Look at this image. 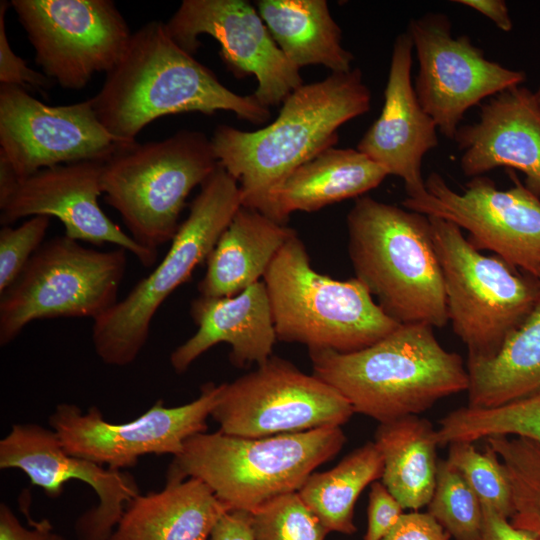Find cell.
<instances>
[{
	"instance_id": "cell-8",
	"label": "cell",
	"mask_w": 540,
	"mask_h": 540,
	"mask_svg": "<svg viewBox=\"0 0 540 540\" xmlns=\"http://www.w3.org/2000/svg\"><path fill=\"white\" fill-rule=\"evenodd\" d=\"M218 166L206 134L180 130L166 139L136 142L115 153L104 163L102 192L130 236L157 251L175 236L191 191Z\"/></svg>"
},
{
	"instance_id": "cell-37",
	"label": "cell",
	"mask_w": 540,
	"mask_h": 540,
	"mask_svg": "<svg viewBox=\"0 0 540 540\" xmlns=\"http://www.w3.org/2000/svg\"><path fill=\"white\" fill-rule=\"evenodd\" d=\"M404 510L382 482H373L369 492L368 523L363 540H382L397 524Z\"/></svg>"
},
{
	"instance_id": "cell-7",
	"label": "cell",
	"mask_w": 540,
	"mask_h": 540,
	"mask_svg": "<svg viewBox=\"0 0 540 540\" xmlns=\"http://www.w3.org/2000/svg\"><path fill=\"white\" fill-rule=\"evenodd\" d=\"M241 206L238 182L219 164L200 186L162 261L93 321L92 343L103 363L124 367L137 359L160 306L207 260Z\"/></svg>"
},
{
	"instance_id": "cell-42",
	"label": "cell",
	"mask_w": 540,
	"mask_h": 540,
	"mask_svg": "<svg viewBox=\"0 0 540 540\" xmlns=\"http://www.w3.org/2000/svg\"><path fill=\"white\" fill-rule=\"evenodd\" d=\"M454 2L479 12L504 32H510L513 29L507 4L503 0H456Z\"/></svg>"
},
{
	"instance_id": "cell-28",
	"label": "cell",
	"mask_w": 540,
	"mask_h": 540,
	"mask_svg": "<svg viewBox=\"0 0 540 540\" xmlns=\"http://www.w3.org/2000/svg\"><path fill=\"white\" fill-rule=\"evenodd\" d=\"M468 405L491 408L540 392V298L524 323L489 359L467 360Z\"/></svg>"
},
{
	"instance_id": "cell-5",
	"label": "cell",
	"mask_w": 540,
	"mask_h": 540,
	"mask_svg": "<svg viewBox=\"0 0 540 540\" xmlns=\"http://www.w3.org/2000/svg\"><path fill=\"white\" fill-rule=\"evenodd\" d=\"M345 442L341 427L260 438L203 432L185 442L166 479H199L230 510L252 513L275 497L298 492Z\"/></svg>"
},
{
	"instance_id": "cell-19",
	"label": "cell",
	"mask_w": 540,
	"mask_h": 540,
	"mask_svg": "<svg viewBox=\"0 0 540 540\" xmlns=\"http://www.w3.org/2000/svg\"><path fill=\"white\" fill-rule=\"evenodd\" d=\"M0 469L21 470L51 498L62 494L67 481L88 484L98 504L77 518L76 540H109L127 503L140 494L131 474L67 453L53 429L36 423L13 424L0 440Z\"/></svg>"
},
{
	"instance_id": "cell-24",
	"label": "cell",
	"mask_w": 540,
	"mask_h": 540,
	"mask_svg": "<svg viewBox=\"0 0 540 540\" xmlns=\"http://www.w3.org/2000/svg\"><path fill=\"white\" fill-rule=\"evenodd\" d=\"M388 171L357 149L329 148L289 174L270 194L264 215L284 224L296 211L314 212L363 196Z\"/></svg>"
},
{
	"instance_id": "cell-39",
	"label": "cell",
	"mask_w": 540,
	"mask_h": 540,
	"mask_svg": "<svg viewBox=\"0 0 540 540\" xmlns=\"http://www.w3.org/2000/svg\"><path fill=\"white\" fill-rule=\"evenodd\" d=\"M382 540H451V537L428 512L411 511L404 512Z\"/></svg>"
},
{
	"instance_id": "cell-10",
	"label": "cell",
	"mask_w": 540,
	"mask_h": 540,
	"mask_svg": "<svg viewBox=\"0 0 540 540\" xmlns=\"http://www.w3.org/2000/svg\"><path fill=\"white\" fill-rule=\"evenodd\" d=\"M127 251H100L66 235L44 242L16 280L0 294V345L12 342L32 321L91 318L117 302Z\"/></svg>"
},
{
	"instance_id": "cell-6",
	"label": "cell",
	"mask_w": 540,
	"mask_h": 540,
	"mask_svg": "<svg viewBox=\"0 0 540 540\" xmlns=\"http://www.w3.org/2000/svg\"><path fill=\"white\" fill-rule=\"evenodd\" d=\"M263 281L277 341L350 353L401 325L383 312L357 278L340 281L316 272L297 233L274 257Z\"/></svg>"
},
{
	"instance_id": "cell-17",
	"label": "cell",
	"mask_w": 540,
	"mask_h": 540,
	"mask_svg": "<svg viewBox=\"0 0 540 540\" xmlns=\"http://www.w3.org/2000/svg\"><path fill=\"white\" fill-rule=\"evenodd\" d=\"M105 162L60 164L17 177L0 158V222L3 226L25 217L53 216L73 240L96 246L114 244L132 253L145 267L157 260V251L139 245L101 209V176Z\"/></svg>"
},
{
	"instance_id": "cell-9",
	"label": "cell",
	"mask_w": 540,
	"mask_h": 540,
	"mask_svg": "<svg viewBox=\"0 0 540 540\" xmlns=\"http://www.w3.org/2000/svg\"><path fill=\"white\" fill-rule=\"evenodd\" d=\"M428 218L453 331L467 347V360L492 358L537 304L540 280L481 254L456 224Z\"/></svg>"
},
{
	"instance_id": "cell-20",
	"label": "cell",
	"mask_w": 540,
	"mask_h": 540,
	"mask_svg": "<svg viewBox=\"0 0 540 540\" xmlns=\"http://www.w3.org/2000/svg\"><path fill=\"white\" fill-rule=\"evenodd\" d=\"M413 42L406 31L395 38L384 104L357 150L400 177L408 197L426 191L422 161L438 146L437 125L424 111L411 80Z\"/></svg>"
},
{
	"instance_id": "cell-30",
	"label": "cell",
	"mask_w": 540,
	"mask_h": 540,
	"mask_svg": "<svg viewBox=\"0 0 540 540\" xmlns=\"http://www.w3.org/2000/svg\"><path fill=\"white\" fill-rule=\"evenodd\" d=\"M442 444L475 442L491 436H519L540 443V392L491 408L465 406L446 414L440 421Z\"/></svg>"
},
{
	"instance_id": "cell-38",
	"label": "cell",
	"mask_w": 540,
	"mask_h": 540,
	"mask_svg": "<svg viewBox=\"0 0 540 540\" xmlns=\"http://www.w3.org/2000/svg\"><path fill=\"white\" fill-rule=\"evenodd\" d=\"M28 526L22 525L5 503L0 504V540H65L55 531L48 519L33 520L29 515Z\"/></svg>"
},
{
	"instance_id": "cell-4",
	"label": "cell",
	"mask_w": 540,
	"mask_h": 540,
	"mask_svg": "<svg viewBox=\"0 0 540 540\" xmlns=\"http://www.w3.org/2000/svg\"><path fill=\"white\" fill-rule=\"evenodd\" d=\"M346 223L355 278L383 312L399 324L444 327V279L428 216L363 195Z\"/></svg>"
},
{
	"instance_id": "cell-25",
	"label": "cell",
	"mask_w": 540,
	"mask_h": 540,
	"mask_svg": "<svg viewBox=\"0 0 540 540\" xmlns=\"http://www.w3.org/2000/svg\"><path fill=\"white\" fill-rule=\"evenodd\" d=\"M295 233L261 212L241 206L206 260V272L198 283L200 296L232 297L260 281Z\"/></svg>"
},
{
	"instance_id": "cell-34",
	"label": "cell",
	"mask_w": 540,
	"mask_h": 540,
	"mask_svg": "<svg viewBox=\"0 0 540 540\" xmlns=\"http://www.w3.org/2000/svg\"><path fill=\"white\" fill-rule=\"evenodd\" d=\"M253 540H325L328 531L298 492L275 497L250 513Z\"/></svg>"
},
{
	"instance_id": "cell-13",
	"label": "cell",
	"mask_w": 540,
	"mask_h": 540,
	"mask_svg": "<svg viewBox=\"0 0 540 540\" xmlns=\"http://www.w3.org/2000/svg\"><path fill=\"white\" fill-rule=\"evenodd\" d=\"M35 51V63L64 89L84 88L110 72L130 42L129 26L111 0H12Z\"/></svg>"
},
{
	"instance_id": "cell-18",
	"label": "cell",
	"mask_w": 540,
	"mask_h": 540,
	"mask_svg": "<svg viewBox=\"0 0 540 540\" xmlns=\"http://www.w3.org/2000/svg\"><path fill=\"white\" fill-rule=\"evenodd\" d=\"M166 26L191 55L201 46L199 36L213 37L222 61L236 77H256L252 95L267 108L304 84L300 69L279 49L256 6L247 0H183Z\"/></svg>"
},
{
	"instance_id": "cell-40",
	"label": "cell",
	"mask_w": 540,
	"mask_h": 540,
	"mask_svg": "<svg viewBox=\"0 0 540 540\" xmlns=\"http://www.w3.org/2000/svg\"><path fill=\"white\" fill-rule=\"evenodd\" d=\"M483 508V527L475 540H536L528 533L514 527L509 519L489 507Z\"/></svg>"
},
{
	"instance_id": "cell-23",
	"label": "cell",
	"mask_w": 540,
	"mask_h": 540,
	"mask_svg": "<svg viewBox=\"0 0 540 540\" xmlns=\"http://www.w3.org/2000/svg\"><path fill=\"white\" fill-rule=\"evenodd\" d=\"M228 511L201 480L166 479L161 491L140 493L127 503L109 540H209Z\"/></svg>"
},
{
	"instance_id": "cell-43",
	"label": "cell",
	"mask_w": 540,
	"mask_h": 540,
	"mask_svg": "<svg viewBox=\"0 0 540 540\" xmlns=\"http://www.w3.org/2000/svg\"><path fill=\"white\" fill-rule=\"evenodd\" d=\"M534 95H535V98H536V101L540 107V85L538 87V89L534 92Z\"/></svg>"
},
{
	"instance_id": "cell-12",
	"label": "cell",
	"mask_w": 540,
	"mask_h": 540,
	"mask_svg": "<svg viewBox=\"0 0 540 540\" xmlns=\"http://www.w3.org/2000/svg\"><path fill=\"white\" fill-rule=\"evenodd\" d=\"M513 185L497 188L486 176L473 177L462 193L436 172L426 191L402 201L404 208L448 220L469 233L478 250H490L513 268L540 280V198L508 171Z\"/></svg>"
},
{
	"instance_id": "cell-15",
	"label": "cell",
	"mask_w": 540,
	"mask_h": 540,
	"mask_svg": "<svg viewBox=\"0 0 540 540\" xmlns=\"http://www.w3.org/2000/svg\"><path fill=\"white\" fill-rule=\"evenodd\" d=\"M443 13L410 20L419 70L414 90L438 130L453 140L464 114L487 97L520 86L526 74L491 61L467 35L453 37Z\"/></svg>"
},
{
	"instance_id": "cell-36",
	"label": "cell",
	"mask_w": 540,
	"mask_h": 540,
	"mask_svg": "<svg viewBox=\"0 0 540 540\" xmlns=\"http://www.w3.org/2000/svg\"><path fill=\"white\" fill-rule=\"evenodd\" d=\"M11 3L0 2V85H14L26 90H48L55 83L43 72L31 69L17 56L10 46L6 32L5 16Z\"/></svg>"
},
{
	"instance_id": "cell-3",
	"label": "cell",
	"mask_w": 540,
	"mask_h": 540,
	"mask_svg": "<svg viewBox=\"0 0 540 540\" xmlns=\"http://www.w3.org/2000/svg\"><path fill=\"white\" fill-rule=\"evenodd\" d=\"M313 375L360 413L379 423L418 415L467 391L461 356L446 350L425 323L401 324L376 343L350 353L309 350Z\"/></svg>"
},
{
	"instance_id": "cell-14",
	"label": "cell",
	"mask_w": 540,
	"mask_h": 540,
	"mask_svg": "<svg viewBox=\"0 0 540 540\" xmlns=\"http://www.w3.org/2000/svg\"><path fill=\"white\" fill-rule=\"evenodd\" d=\"M220 391L221 385L209 382L187 404L167 407L159 400L124 423L106 421L96 406L83 413L75 404L61 403L49 416V425L67 453L121 470L145 455H179L190 437L207 432V419Z\"/></svg>"
},
{
	"instance_id": "cell-29",
	"label": "cell",
	"mask_w": 540,
	"mask_h": 540,
	"mask_svg": "<svg viewBox=\"0 0 540 540\" xmlns=\"http://www.w3.org/2000/svg\"><path fill=\"white\" fill-rule=\"evenodd\" d=\"M384 462L374 442L347 454L335 467L313 472L299 489L305 505L330 532L352 535L354 506L367 485L381 479Z\"/></svg>"
},
{
	"instance_id": "cell-22",
	"label": "cell",
	"mask_w": 540,
	"mask_h": 540,
	"mask_svg": "<svg viewBox=\"0 0 540 540\" xmlns=\"http://www.w3.org/2000/svg\"><path fill=\"white\" fill-rule=\"evenodd\" d=\"M197 331L170 355V364L181 374L218 343L231 346L229 359L238 368L264 364L277 341L264 281L232 297L199 296L190 304Z\"/></svg>"
},
{
	"instance_id": "cell-35",
	"label": "cell",
	"mask_w": 540,
	"mask_h": 540,
	"mask_svg": "<svg viewBox=\"0 0 540 540\" xmlns=\"http://www.w3.org/2000/svg\"><path fill=\"white\" fill-rule=\"evenodd\" d=\"M49 216H33L16 228L0 230V294L19 276L34 253L44 243Z\"/></svg>"
},
{
	"instance_id": "cell-32",
	"label": "cell",
	"mask_w": 540,
	"mask_h": 540,
	"mask_svg": "<svg viewBox=\"0 0 540 540\" xmlns=\"http://www.w3.org/2000/svg\"><path fill=\"white\" fill-rule=\"evenodd\" d=\"M427 512L451 540H475L482 531V504L460 472L447 460H439Z\"/></svg>"
},
{
	"instance_id": "cell-31",
	"label": "cell",
	"mask_w": 540,
	"mask_h": 540,
	"mask_svg": "<svg viewBox=\"0 0 540 540\" xmlns=\"http://www.w3.org/2000/svg\"><path fill=\"white\" fill-rule=\"evenodd\" d=\"M484 440L499 457L511 485L514 513L510 523L540 540V443L519 436Z\"/></svg>"
},
{
	"instance_id": "cell-1",
	"label": "cell",
	"mask_w": 540,
	"mask_h": 540,
	"mask_svg": "<svg viewBox=\"0 0 540 540\" xmlns=\"http://www.w3.org/2000/svg\"><path fill=\"white\" fill-rule=\"evenodd\" d=\"M91 100L102 126L126 144L136 143L144 127L168 115L230 111L253 124H264L271 116L252 94L225 87L157 20L132 33L122 58Z\"/></svg>"
},
{
	"instance_id": "cell-21",
	"label": "cell",
	"mask_w": 540,
	"mask_h": 540,
	"mask_svg": "<svg viewBox=\"0 0 540 540\" xmlns=\"http://www.w3.org/2000/svg\"><path fill=\"white\" fill-rule=\"evenodd\" d=\"M464 175L482 176L497 167L518 170L540 198V107L524 86L507 89L482 105L478 121L460 126L454 139Z\"/></svg>"
},
{
	"instance_id": "cell-26",
	"label": "cell",
	"mask_w": 540,
	"mask_h": 540,
	"mask_svg": "<svg viewBox=\"0 0 540 540\" xmlns=\"http://www.w3.org/2000/svg\"><path fill=\"white\" fill-rule=\"evenodd\" d=\"M273 40L298 69L323 65L331 73L351 71L354 57L326 0H258L254 4Z\"/></svg>"
},
{
	"instance_id": "cell-41",
	"label": "cell",
	"mask_w": 540,
	"mask_h": 540,
	"mask_svg": "<svg viewBox=\"0 0 540 540\" xmlns=\"http://www.w3.org/2000/svg\"><path fill=\"white\" fill-rule=\"evenodd\" d=\"M209 540H253L250 512L228 511L215 525Z\"/></svg>"
},
{
	"instance_id": "cell-2",
	"label": "cell",
	"mask_w": 540,
	"mask_h": 540,
	"mask_svg": "<svg viewBox=\"0 0 540 540\" xmlns=\"http://www.w3.org/2000/svg\"><path fill=\"white\" fill-rule=\"evenodd\" d=\"M360 69L303 84L277 118L255 131L220 124L210 138L219 164L238 182L242 206L265 213L271 192L296 168L338 143V129L368 112Z\"/></svg>"
},
{
	"instance_id": "cell-27",
	"label": "cell",
	"mask_w": 540,
	"mask_h": 540,
	"mask_svg": "<svg viewBox=\"0 0 540 540\" xmlns=\"http://www.w3.org/2000/svg\"><path fill=\"white\" fill-rule=\"evenodd\" d=\"M374 443L382 454L381 482L404 509L419 511L430 502L439 460L436 429L418 415L379 423Z\"/></svg>"
},
{
	"instance_id": "cell-16",
	"label": "cell",
	"mask_w": 540,
	"mask_h": 540,
	"mask_svg": "<svg viewBox=\"0 0 540 540\" xmlns=\"http://www.w3.org/2000/svg\"><path fill=\"white\" fill-rule=\"evenodd\" d=\"M130 145L102 126L91 98L49 106L22 87L0 85V158L17 177L60 164L107 162Z\"/></svg>"
},
{
	"instance_id": "cell-33",
	"label": "cell",
	"mask_w": 540,
	"mask_h": 540,
	"mask_svg": "<svg viewBox=\"0 0 540 540\" xmlns=\"http://www.w3.org/2000/svg\"><path fill=\"white\" fill-rule=\"evenodd\" d=\"M448 446L446 460L460 472L482 506L510 520L514 513L512 490L497 454L486 445L480 452L468 441Z\"/></svg>"
},
{
	"instance_id": "cell-11",
	"label": "cell",
	"mask_w": 540,
	"mask_h": 540,
	"mask_svg": "<svg viewBox=\"0 0 540 540\" xmlns=\"http://www.w3.org/2000/svg\"><path fill=\"white\" fill-rule=\"evenodd\" d=\"M354 410L333 387L271 356L221 391L211 417L224 434L260 438L341 427Z\"/></svg>"
}]
</instances>
